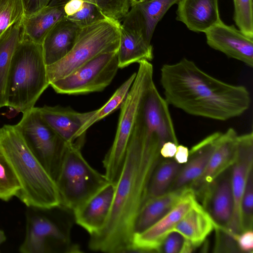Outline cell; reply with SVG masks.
<instances>
[{
	"instance_id": "1",
	"label": "cell",
	"mask_w": 253,
	"mask_h": 253,
	"mask_svg": "<svg viewBox=\"0 0 253 253\" xmlns=\"http://www.w3.org/2000/svg\"><path fill=\"white\" fill-rule=\"evenodd\" d=\"M161 148L128 141L109 215L104 227L90 236V250L107 253L131 252L136 217L146 201L153 171L163 158Z\"/></svg>"
},
{
	"instance_id": "2",
	"label": "cell",
	"mask_w": 253,
	"mask_h": 253,
	"mask_svg": "<svg viewBox=\"0 0 253 253\" xmlns=\"http://www.w3.org/2000/svg\"><path fill=\"white\" fill-rule=\"evenodd\" d=\"M160 82L168 104L193 116L226 121L241 115L250 106L246 87L215 78L187 58L164 64Z\"/></svg>"
},
{
	"instance_id": "3",
	"label": "cell",
	"mask_w": 253,
	"mask_h": 253,
	"mask_svg": "<svg viewBox=\"0 0 253 253\" xmlns=\"http://www.w3.org/2000/svg\"><path fill=\"white\" fill-rule=\"evenodd\" d=\"M0 152L20 185L17 198L26 206L50 210L61 206L54 179L29 148L14 126L0 128Z\"/></svg>"
},
{
	"instance_id": "4",
	"label": "cell",
	"mask_w": 253,
	"mask_h": 253,
	"mask_svg": "<svg viewBox=\"0 0 253 253\" xmlns=\"http://www.w3.org/2000/svg\"><path fill=\"white\" fill-rule=\"evenodd\" d=\"M50 85L42 45L23 38L13 54L6 86V106L23 114Z\"/></svg>"
},
{
	"instance_id": "5",
	"label": "cell",
	"mask_w": 253,
	"mask_h": 253,
	"mask_svg": "<svg viewBox=\"0 0 253 253\" xmlns=\"http://www.w3.org/2000/svg\"><path fill=\"white\" fill-rule=\"evenodd\" d=\"M120 22L106 18L81 28L70 52L57 62L46 66L49 84L63 78L98 55L117 51Z\"/></svg>"
},
{
	"instance_id": "6",
	"label": "cell",
	"mask_w": 253,
	"mask_h": 253,
	"mask_svg": "<svg viewBox=\"0 0 253 253\" xmlns=\"http://www.w3.org/2000/svg\"><path fill=\"white\" fill-rule=\"evenodd\" d=\"M61 206L73 211L108 183L85 160L81 149L67 144L55 180Z\"/></svg>"
},
{
	"instance_id": "7",
	"label": "cell",
	"mask_w": 253,
	"mask_h": 253,
	"mask_svg": "<svg viewBox=\"0 0 253 253\" xmlns=\"http://www.w3.org/2000/svg\"><path fill=\"white\" fill-rule=\"evenodd\" d=\"M138 70L126 99L121 107L114 142L103 160L105 175L116 184L125 160L129 138L142 94L149 81L153 78V66L146 60L138 63Z\"/></svg>"
},
{
	"instance_id": "8",
	"label": "cell",
	"mask_w": 253,
	"mask_h": 253,
	"mask_svg": "<svg viewBox=\"0 0 253 253\" xmlns=\"http://www.w3.org/2000/svg\"><path fill=\"white\" fill-rule=\"evenodd\" d=\"M14 126L55 180L67 144L42 119L39 107L23 113L21 120Z\"/></svg>"
},
{
	"instance_id": "9",
	"label": "cell",
	"mask_w": 253,
	"mask_h": 253,
	"mask_svg": "<svg viewBox=\"0 0 253 253\" xmlns=\"http://www.w3.org/2000/svg\"><path fill=\"white\" fill-rule=\"evenodd\" d=\"M117 52L98 55L50 85L56 92L68 95L102 91L111 84L119 69Z\"/></svg>"
},
{
	"instance_id": "10",
	"label": "cell",
	"mask_w": 253,
	"mask_h": 253,
	"mask_svg": "<svg viewBox=\"0 0 253 253\" xmlns=\"http://www.w3.org/2000/svg\"><path fill=\"white\" fill-rule=\"evenodd\" d=\"M71 224L67 220L57 222L46 216L37 215L28 218L24 241L19 248L22 253H45L51 251L49 242L57 252H81L79 247L72 242Z\"/></svg>"
},
{
	"instance_id": "11",
	"label": "cell",
	"mask_w": 253,
	"mask_h": 253,
	"mask_svg": "<svg viewBox=\"0 0 253 253\" xmlns=\"http://www.w3.org/2000/svg\"><path fill=\"white\" fill-rule=\"evenodd\" d=\"M197 202L194 192L188 187L178 202L168 213L146 230L134 234L131 252H159L166 236Z\"/></svg>"
},
{
	"instance_id": "12",
	"label": "cell",
	"mask_w": 253,
	"mask_h": 253,
	"mask_svg": "<svg viewBox=\"0 0 253 253\" xmlns=\"http://www.w3.org/2000/svg\"><path fill=\"white\" fill-rule=\"evenodd\" d=\"M253 168V133L239 135L238 150L236 159L231 168V179L234 206L232 218L225 233L230 238L242 232L240 205L247 176Z\"/></svg>"
},
{
	"instance_id": "13",
	"label": "cell",
	"mask_w": 253,
	"mask_h": 253,
	"mask_svg": "<svg viewBox=\"0 0 253 253\" xmlns=\"http://www.w3.org/2000/svg\"><path fill=\"white\" fill-rule=\"evenodd\" d=\"M239 135L233 128L217 132L215 147L202 174L189 187L199 197L218 176L234 163L238 154Z\"/></svg>"
},
{
	"instance_id": "14",
	"label": "cell",
	"mask_w": 253,
	"mask_h": 253,
	"mask_svg": "<svg viewBox=\"0 0 253 253\" xmlns=\"http://www.w3.org/2000/svg\"><path fill=\"white\" fill-rule=\"evenodd\" d=\"M205 33L211 47L253 67V38L246 36L234 25H226L221 20Z\"/></svg>"
},
{
	"instance_id": "15",
	"label": "cell",
	"mask_w": 253,
	"mask_h": 253,
	"mask_svg": "<svg viewBox=\"0 0 253 253\" xmlns=\"http://www.w3.org/2000/svg\"><path fill=\"white\" fill-rule=\"evenodd\" d=\"M180 0H146L130 6L122 19L124 28L141 37L148 44L158 23L169 9Z\"/></svg>"
},
{
	"instance_id": "16",
	"label": "cell",
	"mask_w": 253,
	"mask_h": 253,
	"mask_svg": "<svg viewBox=\"0 0 253 253\" xmlns=\"http://www.w3.org/2000/svg\"><path fill=\"white\" fill-rule=\"evenodd\" d=\"M231 168L218 176L199 197L202 206L218 226L225 229L231 221L234 206Z\"/></svg>"
},
{
	"instance_id": "17",
	"label": "cell",
	"mask_w": 253,
	"mask_h": 253,
	"mask_svg": "<svg viewBox=\"0 0 253 253\" xmlns=\"http://www.w3.org/2000/svg\"><path fill=\"white\" fill-rule=\"evenodd\" d=\"M39 108L42 119L67 144L82 149L85 136H80V130L95 110L80 113L70 107L44 105Z\"/></svg>"
},
{
	"instance_id": "18",
	"label": "cell",
	"mask_w": 253,
	"mask_h": 253,
	"mask_svg": "<svg viewBox=\"0 0 253 253\" xmlns=\"http://www.w3.org/2000/svg\"><path fill=\"white\" fill-rule=\"evenodd\" d=\"M115 186L108 183L73 211L76 223L90 236L104 227L112 207Z\"/></svg>"
},
{
	"instance_id": "19",
	"label": "cell",
	"mask_w": 253,
	"mask_h": 253,
	"mask_svg": "<svg viewBox=\"0 0 253 253\" xmlns=\"http://www.w3.org/2000/svg\"><path fill=\"white\" fill-rule=\"evenodd\" d=\"M176 19L195 32L205 33L221 19L218 0H180Z\"/></svg>"
},
{
	"instance_id": "20",
	"label": "cell",
	"mask_w": 253,
	"mask_h": 253,
	"mask_svg": "<svg viewBox=\"0 0 253 253\" xmlns=\"http://www.w3.org/2000/svg\"><path fill=\"white\" fill-rule=\"evenodd\" d=\"M81 28L66 17L51 28L42 44L46 66L64 58L75 45Z\"/></svg>"
},
{
	"instance_id": "21",
	"label": "cell",
	"mask_w": 253,
	"mask_h": 253,
	"mask_svg": "<svg viewBox=\"0 0 253 253\" xmlns=\"http://www.w3.org/2000/svg\"><path fill=\"white\" fill-rule=\"evenodd\" d=\"M217 133L211 134L191 148L188 161L181 168L169 191L189 187L202 174L215 149Z\"/></svg>"
},
{
	"instance_id": "22",
	"label": "cell",
	"mask_w": 253,
	"mask_h": 253,
	"mask_svg": "<svg viewBox=\"0 0 253 253\" xmlns=\"http://www.w3.org/2000/svg\"><path fill=\"white\" fill-rule=\"evenodd\" d=\"M217 228L218 226L210 214L198 202L175 225L172 232L180 233L195 249Z\"/></svg>"
},
{
	"instance_id": "23",
	"label": "cell",
	"mask_w": 253,
	"mask_h": 253,
	"mask_svg": "<svg viewBox=\"0 0 253 253\" xmlns=\"http://www.w3.org/2000/svg\"><path fill=\"white\" fill-rule=\"evenodd\" d=\"M188 187L169 191L147 200L136 217L134 234L146 230L168 213L178 202Z\"/></svg>"
},
{
	"instance_id": "24",
	"label": "cell",
	"mask_w": 253,
	"mask_h": 253,
	"mask_svg": "<svg viewBox=\"0 0 253 253\" xmlns=\"http://www.w3.org/2000/svg\"><path fill=\"white\" fill-rule=\"evenodd\" d=\"M65 18L64 5H48L36 14L23 17V38L42 44L51 28Z\"/></svg>"
},
{
	"instance_id": "25",
	"label": "cell",
	"mask_w": 253,
	"mask_h": 253,
	"mask_svg": "<svg viewBox=\"0 0 253 253\" xmlns=\"http://www.w3.org/2000/svg\"><path fill=\"white\" fill-rule=\"evenodd\" d=\"M119 68L153 58V46L138 35L120 27V42L117 52Z\"/></svg>"
},
{
	"instance_id": "26",
	"label": "cell",
	"mask_w": 253,
	"mask_h": 253,
	"mask_svg": "<svg viewBox=\"0 0 253 253\" xmlns=\"http://www.w3.org/2000/svg\"><path fill=\"white\" fill-rule=\"evenodd\" d=\"M23 18L9 27L0 37V108L6 106L7 79L13 54L23 38Z\"/></svg>"
},
{
	"instance_id": "27",
	"label": "cell",
	"mask_w": 253,
	"mask_h": 253,
	"mask_svg": "<svg viewBox=\"0 0 253 253\" xmlns=\"http://www.w3.org/2000/svg\"><path fill=\"white\" fill-rule=\"evenodd\" d=\"M182 167L174 159L163 158L157 165L151 177L146 201L169 191Z\"/></svg>"
},
{
	"instance_id": "28",
	"label": "cell",
	"mask_w": 253,
	"mask_h": 253,
	"mask_svg": "<svg viewBox=\"0 0 253 253\" xmlns=\"http://www.w3.org/2000/svg\"><path fill=\"white\" fill-rule=\"evenodd\" d=\"M136 73L132 74L114 93L108 101L94 113L83 125L79 131L80 136H85L87 129L92 125L121 108L126 98Z\"/></svg>"
},
{
	"instance_id": "29",
	"label": "cell",
	"mask_w": 253,
	"mask_h": 253,
	"mask_svg": "<svg viewBox=\"0 0 253 253\" xmlns=\"http://www.w3.org/2000/svg\"><path fill=\"white\" fill-rule=\"evenodd\" d=\"M69 0H51L49 5H64ZM96 5L108 19L121 22L128 11L129 0H83Z\"/></svg>"
},
{
	"instance_id": "30",
	"label": "cell",
	"mask_w": 253,
	"mask_h": 253,
	"mask_svg": "<svg viewBox=\"0 0 253 253\" xmlns=\"http://www.w3.org/2000/svg\"><path fill=\"white\" fill-rule=\"evenodd\" d=\"M20 189L14 172L0 152V200L7 202L17 197Z\"/></svg>"
},
{
	"instance_id": "31",
	"label": "cell",
	"mask_w": 253,
	"mask_h": 253,
	"mask_svg": "<svg viewBox=\"0 0 253 253\" xmlns=\"http://www.w3.org/2000/svg\"><path fill=\"white\" fill-rule=\"evenodd\" d=\"M24 17L22 0H0V37Z\"/></svg>"
},
{
	"instance_id": "32",
	"label": "cell",
	"mask_w": 253,
	"mask_h": 253,
	"mask_svg": "<svg viewBox=\"0 0 253 253\" xmlns=\"http://www.w3.org/2000/svg\"><path fill=\"white\" fill-rule=\"evenodd\" d=\"M234 20L242 33L253 38V0H233Z\"/></svg>"
},
{
	"instance_id": "33",
	"label": "cell",
	"mask_w": 253,
	"mask_h": 253,
	"mask_svg": "<svg viewBox=\"0 0 253 253\" xmlns=\"http://www.w3.org/2000/svg\"><path fill=\"white\" fill-rule=\"evenodd\" d=\"M253 168L249 172L240 205L242 232L253 229Z\"/></svg>"
},
{
	"instance_id": "34",
	"label": "cell",
	"mask_w": 253,
	"mask_h": 253,
	"mask_svg": "<svg viewBox=\"0 0 253 253\" xmlns=\"http://www.w3.org/2000/svg\"><path fill=\"white\" fill-rule=\"evenodd\" d=\"M66 18L81 28L107 18L96 5L85 1L80 10Z\"/></svg>"
},
{
	"instance_id": "35",
	"label": "cell",
	"mask_w": 253,
	"mask_h": 253,
	"mask_svg": "<svg viewBox=\"0 0 253 253\" xmlns=\"http://www.w3.org/2000/svg\"><path fill=\"white\" fill-rule=\"evenodd\" d=\"M185 239L179 233L171 232L164 240L159 253H181Z\"/></svg>"
},
{
	"instance_id": "36",
	"label": "cell",
	"mask_w": 253,
	"mask_h": 253,
	"mask_svg": "<svg viewBox=\"0 0 253 253\" xmlns=\"http://www.w3.org/2000/svg\"><path fill=\"white\" fill-rule=\"evenodd\" d=\"M238 250L247 253H252L253 251V229L245 230L236 235L234 238Z\"/></svg>"
},
{
	"instance_id": "37",
	"label": "cell",
	"mask_w": 253,
	"mask_h": 253,
	"mask_svg": "<svg viewBox=\"0 0 253 253\" xmlns=\"http://www.w3.org/2000/svg\"><path fill=\"white\" fill-rule=\"evenodd\" d=\"M24 17H28L38 12L49 3L51 0H22Z\"/></svg>"
},
{
	"instance_id": "38",
	"label": "cell",
	"mask_w": 253,
	"mask_h": 253,
	"mask_svg": "<svg viewBox=\"0 0 253 253\" xmlns=\"http://www.w3.org/2000/svg\"><path fill=\"white\" fill-rule=\"evenodd\" d=\"M84 0H69L64 5L66 17L71 16L80 10L82 7Z\"/></svg>"
},
{
	"instance_id": "39",
	"label": "cell",
	"mask_w": 253,
	"mask_h": 253,
	"mask_svg": "<svg viewBox=\"0 0 253 253\" xmlns=\"http://www.w3.org/2000/svg\"><path fill=\"white\" fill-rule=\"evenodd\" d=\"M177 144L172 141L165 143L160 150V154L163 158H172L174 157L177 149Z\"/></svg>"
},
{
	"instance_id": "40",
	"label": "cell",
	"mask_w": 253,
	"mask_h": 253,
	"mask_svg": "<svg viewBox=\"0 0 253 253\" xmlns=\"http://www.w3.org/2000/svg\"><path fill=\"white\" fill-rule=\"evenodd\" d=\"M189 150L182 145H178L174 160L178 164H185L188 160Z\"/></svg>"
},
{
	"instance_id": "41",
	"label": "cell",
	"mask_w": 253,
	"mask_h": 253,
	"mask_svg": "<svg viewBox=\"0 0 253 253\" xmlns=\"http://www.w3.org/2000/svg\"><path fill=\"white\" fill-rule=\"evenodd\" d=\"M146 0H129L130 6L137 3L145 1Z\"/></svg>"
},
{
	"instance_id": "42",
	"label": "cell",
	"mask_w": 253,
	"mask_h": 253,
	"mask_svg": "<svg viewBox=\"0 0 253 253\" xmlns=\"http://www.w3.org/2000/svg\"><path fill=\"white\" fill-rule=\"evenodd\" d=\"M6 237L5 233L3 231L0 229V237Z\"/></svg>"
}]
</instances>
